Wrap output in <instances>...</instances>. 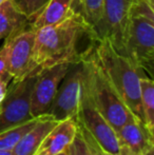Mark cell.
Masks as SVG:
<instances>
[{
    "instance_id": "obj_26",
    "label": "cell",
    "mask_w": 154,
    "mask_h": 155,
    "mask_svg": "<svg viewBox=\"0 0 154 155\" xmlns=\"http://www.w3.org/2000/svg\"><path fill=\"white\" fill-rule=\"evenodd\" d=\"M0 155H14L12 151H2L0 150Z\"/></svg>"
},
{
    "instance_id": "obj_14",
    "label": "cell",
    "mask_w": 154,
    "mask_h": 155,
    "mask_svg": "<svg viewBox=\"0 0 154 155\" xmlns=\"http://www.w3.org/2000/svg\"><path fill=\"white\" fill-rule=\"evenodd\" d=\"M74 0H49L44 8L31 21V28L34 30L59 22L73 8Z\"/></svg>"
},
{
    "instance_id": "obj_21",
    "label": "cell",
    "mask_w": 154,
    "mask_h": 155,
    "mask_svg": "<svg viewBox=\"0 0 154 155\" xmlns=\"http://www.w3.org/2000/svg\"><path fill=\"white\" fill-rule=\"evenodd\" d=\"M77 126H78V128H79L80 132H81L82 137H84L87 146H88L91 155H110L100 145H99L98 141L94 138V136H93L84 127H82L81 124H77Z\"/></svg>"
},
{
    "instance_id": "obj_24",
    "label": "cell",
    "mask_w": 154,
    "mask_h": 155,
    "mask_svg": "<svg viewBox=\"0 0 154 155\" xmlns=\"http://www.w3.org/2000/svg\"><path fill=\"white\" fill-rule=\"evenodd\" d=\"M116 155H142V154L135 153V152L132 151V150L129 149L128 147L121 145V146H119V151Z\"/></svg>"
},
{
    "instance_id": "obj_8",
    "label": "cell",
    "mask_w": 154,
    "mask_h": 155,
    "mask_svg": "<svg viewBox=\"0 0 154 155\" xmlns=\"http://www.w3.org/2000/svg\"><path fill=\"white\" fill-rule=\"evenodd\" d=\"M73 65L62 79L48 112L56 121L76 120L81 96V65L80 62Z\"/></svg>"
},
{
    "instance_id": "obj_28",
    "label": "cell",
    "mask_w": 154,
    "mask_h": 155,
    "mask_svg": "<svg viewBox=\"0 0 154 155\" xmlns=\"http://www.w3.org/2000/svg\"><path fill=\"white\" fill-rule=\"evenodd\" d=\"M55 155H67V152L66 151H62V152H60V153L55 154Z\"/></svg>"
},
{
    "instance_id": "obj_1",
    "label": "cell",
    "mask_w": 154,
    "mask_h": 155,
    "mask_svg": "<svg viewBox=\"0 0 154 155\" xmlns=\"http://www.w3.org/2000/svg\"><path fill=\"white\" fill-rule=\"evenodd\" d=\"M35 31L33 61L29 76L37 75L44 69L60 63L80 62L87 52L79 53L77 49L82 34H89L95 41L92 29L74 8L59 22Z\"/></svg>"
},
{
    "instance_id": "obj_22",
    "label": "cell",
    "mask_w": 154,
    "mask_h": 155,
    "mask_svg": "<svg viewBox=\"0 0 154 155\" xmlns=\"http://www.w3.org/2000/svg\"><path fill=\"white\" fill-rule=\"evenodd\" d=\"M1 77H12L8 74V45L4 43L0 49V78Z\"/></svg>"
},
{
    "instance_id": "obj_7",
    "label": "cell",
    "mask_w": 154,
    "mask_h": 155,
    "mask_svg": "<svg viewBox=\"0 0 154 155\" xmlns=\"http://www.w3.org/2000/svg\"><path fill=\"white\" fill-rule=\"evenodd\" d=\"M76 123L84 127L110 155L118 153L119 143L115 130L90 101L82 87V82Z\"/></svg>"
},
{
    "instance_id": "obj_16",
    "label": "cell",
    "mask_w": 154,
    "mask_h": 155,
    "mask_svg": "<svg viewBox=\"0 0 154 155\" xmlns=\"http://www.w3.org/2000/svg\"><path fill=\"white\" fill-rule=\"evenodd\" d=\"M140 100L148 132L154 137V81L151 77L140 76Z\"/></svg>"
},
{
    "instance_id": "obj_19",
    "label": "cell",
    "mask_w": 154,
    "mask_h": 155,
    "mask_svg": "<svg viewBox=\"0 0 154 155\" xmlns=\"http://www.w3.org/2000/svg\"><path fill=\"white\" fill-rule=\"evenodd\" d=\"M19 13L29 21H33L49 0H10Z\"/></svg>"
},
{
    "instance_id": "obj_6",
    "label": "cell",
    "mask_w": 154,
    "mask_h": 155,
    "mask_svg": "<svg viewBox=\"0 0 154 155\" xmlns=\"http://www.w3.org/2000/svg\"><path fill=\"white\" fill-rule=\"evenodd\" d=\"M131 2L132 0H103L100 21L95 30V41L107 38L123 55H125V33Z\"/></svg>"
},
{
    "instance_id": "obj_5",
    "label": "cell",
    "mask_w": 154,
    "mask_h": 155,
    "mask_svg": "<svg viewBox=\"0 0 154 155\" xmlns=\"http://www.w3.org/2000/svg\"><path fill=\"white\" fill-rule=\"evenodd\" d=\"M36 75L12 82L0 104V132L20 126L33 119L31 115V94Z\"/></svg>"
},
{
    "instance_id": "obj_23",
    "label": "cell",
    "mask_w": 154,
    "mask_h": 155,
    "mask_svg": "<svg viewBox=\"0 0 154 155\" xmlns=\"http://www.w3.org/2000/svg\"><path fill=\"white\" fill-rule=\"evenodd\" d=\"M10 81H12L10 77H1L0 78V104L2 102V100L4 99L6 93H8V84Z\"/></svg>"
},
{
    "instance_id": "obj_17",
    "label": "cell",
    "mask_w": 154,
    "mask_h": 155,
    "mask_svg": "<svg viewBox=\"0 0 154 155\" xmlns=\"http://www.w3.org/2000/svg\"><path fill=\"white\" fill-rule=\"evenodd\" d=\"M103 0H74L73 6L77 5V12L84 17L86 22L92 29L95 38V30L100 21Z\"/></svg>"
},
{
    "instance_id": "obj_2",
    "label": "cell",
    "mask_w": 154,
    "mask_h": 155,
    "mask_svg": "<svg viewBox=\"0 0 154 155\" xmlns=\"http://www.w3.org/2000/svg\"><path fill=\"white\" fill-rule=\"evenodd\" d=\"M93 54L126 107L145 124L139 86L142 70L129 57L118 53L107 38L96 40Z\"/></svg>"
},
{
    "instance_id": "obj_12",
    "label": "cell",
    "mask_w": 154,
    "mask_h": 155,
    "mask_svg": "<svg viewBox=\"0 0 154 155\" xmlns=\"http://www.w3.org/2000/svg\"><path fill=\"white\" fill-rule=\"evenodd\" d=\"M77 130L75 119L58 121L57 124L47 134L34 155H55L66 151Z\"/></svg>"
},
{
    "instance_id": "obj_11",
    "label": "cell",
    "mask_w": 154,
    "mask_h": 155,
    "mask_svg": "<svg viewBox=\"0 0 154 155\" xmlns=\"http://www.w3.org/2000/svg\"><path fill=\"white\" fill-rule=\"evenodd\" d=\"M116 135L119 146H126L138 154H143L154 146V137L134 115H131L116 131Z\"/></svg>"
},
{
    "instance_id": "obj_3",
    "label": "cell",
    "mask_w": 154,
    "mask_h": 155,
    "mask_svg": "<svg viewBox=\"0 0 154 155\" xmlns=\"http://www.w3.org/2000/svg\"><path fill=\"white\" fill-rule=\"evenodd\" d=\"M80 65L82 87L89 99L116 132L133 114L106 77L93 54V47L84 54Z\"/></svg>"
},
{
    "instance_id": "obj_13",
    "label": "cell",
    "mask_w": 154,
    "mask_h": 155,
    "mask_svg": "<svg viewBox=\"0 0 154 155\" xmlns=\"http://www.w3.org/2000/svg\"><path fill=\"white\" fill-rule=\"evenodd\" d=\"M57 123L58 121L54 120L53 117L49 114L39 116L37 123L29 132L23 135L12 152L14 155H34L43 138Z\"/></svg>"
},
{
    "instance_id": "obj_9",
    "label": "cell",
    "mask_w": 154,
    "mask_h": 155,
    "mask_svg": "<svg viewBox=\"0 0 154 155\" xmlns=\"http://www.w3.org/2000/svg\"><path fill=\"white\" fill-rule=\"evenodd\" d=\"M71 67L72 63H60L36 75L31 94V115L34 118L48 114L58 88Z\"/></svg>"
},
{
    "instance_id": "obj_20",
    "label": "cell",
    "mask_w": 154,
    "mask_h": 155,
    "mask_svg": "<svg viewBox=\"0 0 154 155\" xmlns=\"http://www.w3.org/2000/svg\"><path fill=\"white\" fill-rule=\"evenodd\" d=\"M66 152L67 155H91L78 126L74 138L66 149Z\"/></svg>"
},
{
    "instance_id": "obj_4",
    "label": "cell",
    "mask_w": 154,
    "mask_h": 155,
    "mask_svg": "<svg viewBox=\"0 0 154 155\" xmlns=\"http://www.w3.org/2000/svg\"><path fill=\"white\" fill-rule=\"evenodd\" d=\"M125 55L152 75L154 61V8L146 0H132L125 33Z\"/></svg>"
},
{
    "instance_id": "obj_25",
    "label": "cell",
    "mask_w": 154,
    "mask_h": 155,
    "mask_svg": "<svg viewBox=\"0 0 154 155\" xmlns=\"http://www.w3.org/2000/svg\"><path fill=\"white\" fill-rule=\"evenodd\" d=\"M142 155H154V146L150 147L146 152H144Z\"/></svg>"
},
{
    "instance_id": "obj_18",
    "label": "cell",
    "mask_w": 154,
    "mask_h": 155,
    "mask_svg": "<svg viewBox=\"0 0 154 155\" xmlns=\"http://www.w3.org/2000/svg\"><path fill=\"white\" fill-rule=\"evenodd\" d=\"M37 120L38 117H36V118L31 119L25 124L0 132V150L13 151L15 146L19 143V140L22 138L23 135L33 128L34 124L37 123Z\"/></svg>"
},
{
    "instance_id": "obj_15",
    "label": "cell",
    "mask_w": 154,
    "mask_h": 155,
    "mask_svg": "<svg viewBox=\"0 0 154 155\" xmlns=\"http://www.w3.org/2000/svg\"><path fill=\"white\" fill-rule=\"evenodd\" d=\"M28 22L29 20L15 8L10 0L4 1L0 5V40L25 30Z\"/></svg>"
},
{
    "instance_id": "obj_10",
    "label": "cell",
    "mask_w": 154,
    "mask_h": 155,
    "mask_svg": "<svg viewBox=\"0 0 154 155\" xmlns=\"http://www.w3.org/2000/svg\"><path fill=\"white\" fill-rule=\"evenodd\" d=\"M35 37L36 31L31 28L6 38L8 74L12 77V82L19 81L31 73Z\"/></svg>"
},
{
    "instance_id": "obj_27",
    "label": "cell",
    "mask_w": 154,
    "mask_h": 155,
    "mask_svg": "<svg viewBox=\"0 0 154 155\" xmlns=\"http://www.w3.org/2000/svg\"><path fill=\"white\" fill-rule=\"evenodd\" d=\"M146 1L148 2V3L152 6V8H154V0H146Z\"/></svg>"
},
{
    "instance_id": "obj_29",
    "label": "cell",
    "mask_w": 154,
    "mask_h": 155,
    "mask_svg": "<svg viewBox=\"0 0 154 155\" xmlns=\"http://www.w3.org/2000/svg\"><path fill=\"white\" fill-rule=\"evenodd\" d=\"M4 1H6V0H0V5H1V4L3 3Z\"/></svg>"
}]
</instances>
